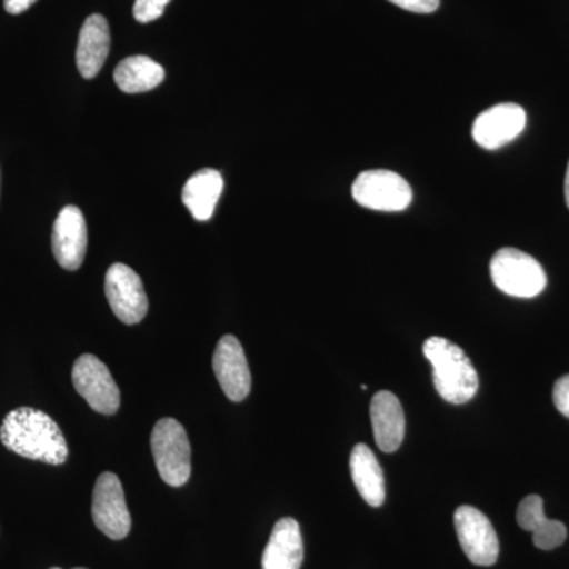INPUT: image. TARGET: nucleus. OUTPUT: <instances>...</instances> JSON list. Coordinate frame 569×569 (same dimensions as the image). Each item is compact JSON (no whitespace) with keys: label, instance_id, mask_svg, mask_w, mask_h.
<instances>
[{"label":"nucleus","instance_id":"obj_1","mask_svg":"<svg viewBox=\"0 0 569 569\" xmlns=\"http://www.w3.org/2000/svg\"><path fill=\"white\" fill-rule=\"evenodd\" d=\"M3 447L26 459L62 466L69 458V447L61 427L43 411L20 407L10 411L0 426Z\"/></svg>","mask_w":569,"mask_h":569},{"label":"nucleus","instance_id":"obj_2","mask_svg":"<svg viewBox=\"0 0 569 569\" xmlns=\"http://www.w3.org/2000/svg\"><path fill=\"white\" fill-rule=\"evenodd\" d=\"M433 367V385L441 399L462 406L478 392L479 378L462 348L443 337H430L422 347Z\"/></svg>","mask_w":569,"mask_h":569},{"label":"nucleus","instance_id":"obj_3","mask_svg":"<svg viewBox=\"0 0 569 569\" xmlns=\"http://www.w3.org/2000/svg\"><path fill=\"white\" fill-rule=\"evenodd\" d=\"M151 448L160 478L173 488H181L192 475L189 437L181 422L163 418L152 430Z\"/></svg>","mask_w":569,"mask_h":569},{"label":"nucleus","instance_id":"obj_4","mask_svg":"<svg viewBox=\"0 0 569 569\" xmlns=\"http://www.w3.org/2000/svg\"><path fill=\"white\" fill-rule=\"evenodd\" d=\"M490 276L498 290L515 298L530 299L541 295L548 284L542 266L518 249H500L490 261Z\"/></svg>","mask_w":569,"mask_h":569},{"label":"nucleus","instance_id":"obj_5","mask_svg":"<svg viewBox=\"0 0 569 569\" xmlns=\"http://www.w3.org/2000/svg\"><path fill=\"white\" fill-rule=\"evenodd\" d=\"M356 203L372 211L399 212L413 200L410 183L388 170L362 171L351 187Z\"/></svg>","mask_w":569,"mask_h":569},{"label":"nucleus","instance_id":"obj_6","mask_svg":"<svg viewBox=\"0 0 569 569\" xmlns=\"http://www.w3.org/2000/svg\"><path fill=\"white\" fill-rule=\"evenodd\" d=\"M71 381L78 395L91 406L92 410L111 417L121 406V391L110 370L97 356L82 355L71 370Z\"/></svg>","mask_w":569,"mask_h":569},{"label":"nucleus","instance_id":"obj_7","mask_svg":"<svg viewBox=\"0 0 569 569\" xmlns=\"http://www.w3.org/2000/svg\"><path fill=\"white\" fill-rule=\"evenodd\" d=\"M92 518L97 529L111 539H123L132 529L121 481L111 471L100 475L92 496Z\"/></svg>","mask_w":569,"mask_h":569},{"label":"nucleus","instance_id":"obj_8","mask_svg":"<svg viewBox=\"0 0 569 569\" xmlns=\"http://www.w3.org/2000/svg\"><path fill=\"white\" fill-rule=\"evenodd\" d=\"M104 293L114 316L126 325L140 323L149 309L141 277L127 264L116 263L104 277Z\"/></svg>","mask_w":569,"mask_h":569},{"label":"nucleus","instance_id":"obj_9","mask_svg":"<svg viewBox=\"0 0 569 569\" xmlns=\"http://www.w3.org/2000/svg\"><path fill=\"white\" fill-rule=\"evenodd\" d=\"M455 527L460 546L471 563L492 567L500 553V545L492 523L473 507H459L455 512Z\"/></svg>","mask_w":569,"mask_h":569},{"label":"nucleus","instance_id":"obj_10","mask_svg":"<svg viewBox=\"0 0 569 569\" xmlns=\"http://www.w3.org/2000/svg\"><path fill=\"white\" fill-rule=\"evenodd\" d=\"M527 116L516 103H500L482 111L473 122V140L488 151L503 148L526 129Z\"/></svg>","mask_w":569,"mask_h":569},{"label":"nucleus","instance_id":"obj_11","mask_svg":"<svg viewBox=\"0 0 569 569\" xmlns=\"http://www.w3.org/2000/svg\"><path fill=\"white\" fill-rule=\"evenodd\" d=\"M213 372L224 395L233 402H242L252 387L244 348L234 336H223L212 358Z\"/></svg>","mask_w":569,"mask_h":569},{"label":"nucleus","instance_id":"obj_12","mask_svg":"<svg viewBox=\"0 0 569 569\" xmlns=\"http://www.w3.org/2000/svg\"><path fill=\"white\" fill-rule=\"evenodd\" d=\"M88 250V224L77 206H66L52 227V253L67 271H77Z\"/></svg>","mask_w":569,"mask_h":569},{"label":"nucleus","instance_id":"obj_13","mask_svg":"<svg viewBox=\"0 0 569 569\" xmlns=\"http://www.w3.org/2000/svg\"><path fill=\"white\" fill-rule=\"evenodd\" d=\"M373 437L383 452H395L406 437V415L399 399L392 392L380 391L370 402Z\"/></svg>","mask_w":569,"mask_h":569},{"label":"nucleus","instance_id":"obj_14","mask_svg":"<svg viewBox=\"0 0 569 569\" xmlns=\"http://www.w3.org/2000/svg\"><path fill=\"white\" fill-rule=\"evenodd\" d=\"M111 36L102 14H92L82 24L78 40L77 63L81 77L92 80L103 69L110 54Z\"/></svg>","mask_w":569,"mask_h":569},{"label":"nucleus","instance_id":"obj_15","mask_svg":"<svg viewBox=\"0 0 569 569\" xmlns=\"http://www.w3.org/2000/svg\"><path fill=\"white\" fill-rule=\"evenodd\" d=\"M305 560L301 529L295 519L283 518L276 523L261 559L263 569H301Z\"/></svg>","mask_w":569,"mask_h":569},{"label":"nucleus","instance_id":"obj_16","mask_svg":"<svg viewBox=\"0 0 569 569\" xmlns=\"http://www.w3.org/2000/svg\"><path fill=\"white\" fill-rule=\"evenodd\" d=\"M520 529L533 533V542L538 549L552 550L563 545L567 539V527L560 520L546 518L545 501L539 496H529L518 507Z\"/></svg>","mask_w":569,"mask_h":569},{"label":"nucleus","instance_id":"obj_17","mask_svg":"<svg viewBox=\"0 0 569 569\" xmlns=\"http://www.w3.org/2000/svg\"><path fill=\"white\" fill-rule=\"evenodd\" d=\"M350 471L356 489L365 498L366 503L373 508L381 507L387 498L383 470L372 449L367 445H356L351 451Z\"/></svg>","mask_w":569,"mask_h":569},{"label":"nucleus","instance_id":"obj_18","mask_svg":"<svg viewBox=\"0 0 569 569\" xmlns=\"http://www.w3.org/2000/svg\"><path fill=\"white\" fill-rule=\"evenodd\" d=\"M223 192L222 174L211 168L198 171L187 181L182 190V201L198 222H208L216 211Z\"/></svg>","mask_w":569,"mask_h":569},{"label":"nucleus","instance_id":"obj_19","mask_svg":"<svg viewBox=\"0 0 569 569\" xmlns=\"http://www.w3.org/2000/svg\"><path fill=\"white\" fill-rule=\"evenodd\" d=\"M163 80V67L146 56L123 59L114 71L116 84L126 93L152 91L157 86L162 84Z\"/></svg>","mask_w":569,"mask_h":569},{"label":"nucleus","instance_id":"obj_20","mask_svg":"<svg viewBox=\"0 0 569 569\" xmlns=\"http://www.w3.org/2000/svg\"><path fill=\"white\" fill-rule=\"evenodd\" d=\"M170 0H137L133 7V17L138 22H152L159 20L164 13Z\"/></svg>","mask_w":569,"mask_h":569},{"label":"nucleus","instance_id":"obj_21","mask_svg":"<svg viewBox=\"0 0 569 569\" xmlns=\"http://www.w3.org/2000/svg\"><path fill=\"white\" fill-rule=\"evenodd\" d=\"M553 403L563 417L569 418V376L557 380L553 387Z\"/></svg>","mask_w":569,"mask_h":569},{"label":"nucleus","instance_id":"obj_22","mask_svg":"<svg viewBox=\"0 0 569 569\" xmlns=\"http://www.w3.org/2000/svg\"><path fill=\"white\" fill-rule=\"evenodd\" d=\"M389 2L413 13H433L440 6V0H389Z\"/></svg>","mask_w":569,"mask_h":569},{"label":"nucleus","instance_id":"obj_23","mask_svg":"<svg viewBox=\"0 0 569 569\" xmlns=\"http://www.w3.org/2000/svg\"><path fill=\"white\" fill-rule=\"evenodd\" d=\"M36 2L37 0H3V6L10 14H20L31 9Z\"/></svg>","mask_w":569,"mask_h":569},{"label":"nucleus","instance_id":"obj_24","mask_svg":"<svg viewBox=\"0 0 569 569\" xmlns=\"http://www.w3.org/2000/svg\"><path fill=\"white\" fill-rule=\"evenodd\" d=\"M565 198H567V206L569 208V163L567 170V178H565Z\"/></svg>","mask_w":569,"mask_h":569},{"label":"nucleus","instance_id":"obj_25","mask_svg":"<svg viewBox=\"0 0 569 569\" xmlns=\"http://www.w3.org/2000/svg\"><path fill=\"white\" fill-rule=\"evenodd\" d=\"M51 569H61V568H51ZM74 569H88V568H74Z\"/></svg>","mask_w":569,"mask_h":569}]
</instances>
